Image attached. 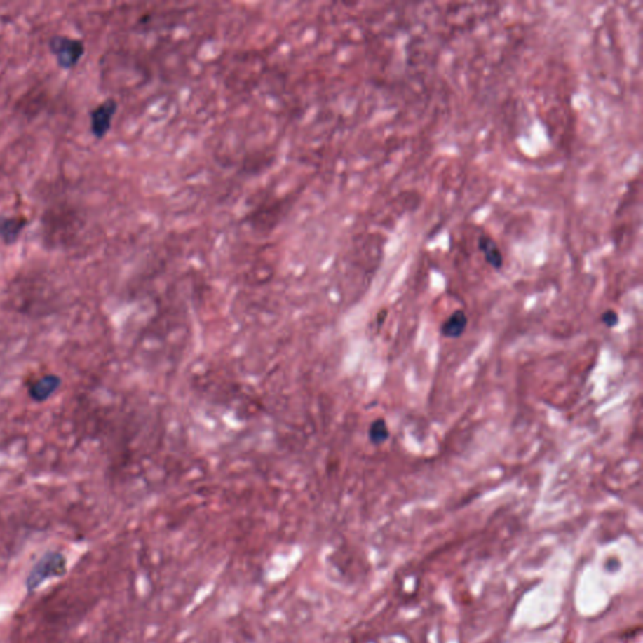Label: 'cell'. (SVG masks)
Listing matches in <instances>:
<instances>
[{
	"label": "cell",
	"mask_w": 643,
	"mask_h": 643,
	"mask_svg": "<svg viewBox=\"0 0 643 643\" xmlns=\"http://www.w3.org/2000/svg\"><path fill=\"white\" fill-rule=\"evenodd\" d=\"M117 107L119 104L114 98H109L90 111V133L97 140L103 139L109 133Z\"/></svg>",
	"instance_id": "3"
},
{
	"label": "cell",
	"mask_w": 643,
	"mask_h": 643,
	"mask_svg": "<svg viewBox=\"0 0 643 643\" xmlns=\"http://www.w3.org/2000/svg\"><path fill=\"white\" fill-rule=\"evenodd\" d=\"M601 322L609 330L616 328L619 325L618 313L614 311V309H608L606 312L602 313Z\"/></svg>",
	"instance_id": "9"
},
{
	"label": "cell",
	"mask_w": 643,
	"mask_h": 643,
	"mask_svg": "<svg viewBox=\"0 0 643 643\" xmlns=\"http://www.w3.org/2000/svg\"><path fill=\"white\" fill-rule=\"evenodd\" d=\"M27 225L23 217H0V239L6 244L15 243Z\"/></svg>",
	"instance_id": "4"
},
{
	"label": "cell",
	"mask_w": 643,
	"mask_h": 643,
	"mask_svg": "<svg viewBox=\"0 0 643 643\" xmlns=\"http://www.w3.org/2000/svg\"><path fill=\"white\" fill-rule=\"evenodd\" d=\"M368 438L373 445L376 446L382 445L390 439V430L385 419L379 417L377 420L373 421L368 428Z\"/></svg>",
	"instance_id": "8"
},
{
	"label": "cell",
	"mask_w": 643,
	"mask_h": 643,
	"mask_svg": "<svg viewBox=\"0 0 643 643\" xmlns=\"http://www.w3.org/2000/svg\"><path fill=\"white\" fill-rule=\"evenodd\" d=\"M60 385V379L55 374L44 376L30 386L29 395L34 401L43 402L52 396Z\"/></svg>",
	"instance_id": "5"
},
{
	"label": "cell",
	"mask_w": 643,
	"mask_h": 643,
	"mask_svg": "<svg viewBox=\"0 0 643 643\" xmlns=\"http://www.w3.org/2000/svg\"><path fill=\"white\" fill-rule=\"evenodd\" d=\"M478 245H479V249L482 252L484 259H485L487 264L490 265L494 269H496V271L501 269L504 259H503V254L500 252L498 244L490 236L481 235L480 238H479V241H478Z\"/></svg>",
	"instance_id": "7"
},
{
	"label": "cell",
	"mask_w": 643,
	"mask_h": 643,
	"mask_svg": "<svg viewBox=\"0 0 643 643\" xmlns=\"http://www.w3.org/2000/svg\"><path fill=\"white\" fill-rule=\"evenodd\" d=\"M66 569L67 560L63 554L58 552H48L44 554L30 569L28 578L25 581L28 592H34L48 579L63 576L66 573Z\"/></svg>",
	"instance_id": "1"
},
{
	"label": "cell",
	"mask_w": 643,
	"mask_h": 643,
	"mask_svg": "<svg viewBox=\"0 0 643 643\" xmlns=\"http://www.w3.org/2000/svg\"><path fill=\"white\" fill-rule=\"evenodd\" d=\"M466 327H468L466 314L461 309H457L455 312L451 313L450 317L441 325L440 333L445 338H460L466 331Z\"/></svg>",
	"instance_id": "6"
},
{
	"label": "cell",
	"mask_w": 643,
	"mask_h": 643,
	"mask_svg": "<svg viewBox=\"0 0 643 643\" xmlns=\"http://www.w3.org/2000/svg\"><path fill=\"white\" fill-rule=\"evenodd\" d=\"M50 53L55 55L57 63L63 69H71L79 65L86 53L83 41L66 36H55L49 39Z\"/></svg>",
	"instance_id": "2"
}]
</instances>
